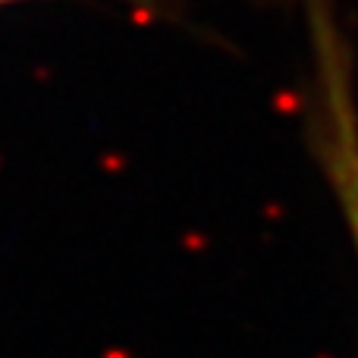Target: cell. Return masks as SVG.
I'll return each instance as SVG.
<instances>
[{"instance_id": "1", "label": "cell", "mask_w": 358, "mask_h": 358, "mask_svg": "<svg viewBox=\"0 0 358 358\" xmlns=\"http://www.w3.org/2000/svg\"><path fill=\"white\" fill-rule=\"evenodd\" d=\"M311 48L305 145L327 179L358 258V82L352 38L334 0H302Z\"/></svg>"}, {"instance_id": "2", "label": "cell", "mask_w": 358, "mask_h": 358, "mask_svg": "<svg viewBox=\"0 0 358 358\" xmlns=\"http://www.w3.org/2000/svg\"><path fill=\"white\" fill-rule=\"evenodd\" d=\"M0 3H10V0H0Z\"/></svg>"}]
</instances>
